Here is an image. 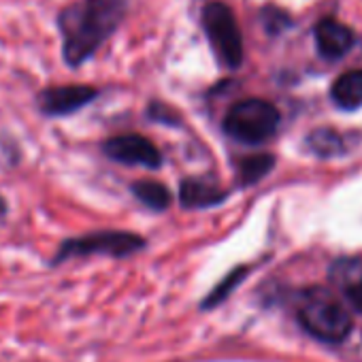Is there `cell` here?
<instances>
[{
  "mask_svg": "<svg viewBox=\"0 0 362 362\" xmlns=\"http://www.w3.org/2000/svg\"><path fill=\"white\" fill-rule=\"evenodd\" d=\"M126 0H79L60 13L64 60L69 66L83 64L117 28Z\"/></svg>",
  "mask_w": 362,
  "mask_h": 362,
  "instance_id": "cell-1",
  "label": "cell"
},
{
  "mask_svg": "<svg viewBox=\"0 0 362 362\" xmlns=\"http://www.w3.org/2000/svg\"><path fill=\"white\" fill-rule=\"evenodd\" d=\"M143 247V239L128 230H94L79 237H69L60 241L54 256L49 258V267H60L69 260L90 258V256H109V258H126Z\"/></svg>",
  "mask_w": 362,
  "mask_h": 362,
  "instance_id": "cell-2",
  "label": "cell"
},
{
  "mask_svg": "<svg viewBox=\"0 0 362 362\" xmlns=\"http://www.w3.org/2000/svg\"><path fill=\"white\" fill-rule=\"evenodd\" d=\"M298 320L307 332L326 343H339L351 332V315L330 292L309 290L298 307Z\"/></svg>",
  "mask_w": 362,
  "mask_h": 362,
  "instance_id": "cell-3",
  "label": "cell"
},
{
  "mask_svg": "<svg viewBox=\"0 0 362 362\" xmlns=\"http://www.w3.org/2000/svg\"><path fill=\"white\" fill-rule=\"evenodd\" d=\"M279 126V111L260 98H247L237 103L224 122V128L228 136L235 141L247 143V145H258L269 141Z\"/></svg>",
  "mask_w": 362,
  "mask_h": 362,
  "instance_id": "cell-4",
  "label": "cell"
},
{
  "mask_svg": "<svg viewBox=\"0 0 362 362\" xmlns=\"http://www.w3.org/2000/svg\"><path fill=\"white\" fill-rule=\"evenodd\" d=\"M203 28L222 64L237 69L243 62V37L233 11L222 3H209L203 11Z\"/></svg>",
  "mask_w": 362,
  "mask_h": 362,
  "instance_id": "cell-5",
  "label": "cell"
},
{
  "mask_svg": "<svg viewBox=\"0 0 362 362\" xmlns=\"http://www.w3.org/2000/svg\"><path fill=\"white\" fill-rule=\"evenodd\" d=\"M103 153L119 164L126 166H143V168H158L162 158L158 147L141 136V134H117L103 143Z\"/></svg>",
  "mask_w": 362,
  "mask_h": 362,
  "instance_id": "cell-6",
  "label": "cell"
},
{
  "mask_svg": "<svg viewBox=\"0 0 362 362\" xmlns=\"http://www.w3.org/2000/svg\"><path fill=\"white\" fill-rule=\"evenodd\" d=\"M98 96V90L92 86H52L39 92L37 107L45 117H66Z\"/></svg>",
  "mask_w": 362,
  "mask_h": 362,
  "instance_id": "cell-7",
  "label": "cell"
},
{
  "mask_svg": "<svg viewBox=\"0 0 362 362\" xmlns=\"http://www.w3.org/2000/svg\"><path fill=\"white\" fill-rule=\"evenodd\" d=\"M332 286L362 311V258H341L330 267Z\"/></svg>",
  "mask_w": 362,
  "mask_h": 362,
  "instance_id": "cell-8",
  "label": "cell"
},
{
  "mask_svg": "<svg viewBox=\"0 0 362 362\" xmlns=\"http://www.w3.org/2000/svg\"><path fill=\"white\" fill-rule=\"evenodd\" d=\"M315 43L324 58L337 60V58H343L351 49L354 35L345 24L337 20H322L315 26Z\"/></svg>",
  "mask_w": 362,
  "mask_h": 362,
  "instance_id": "cell-9",
  "label": "cell"
},
{
  "mask_svg": "<svg viewBox=\"0 0 362 362\" xmlns=\"http://www.w3.org/2000/svg\"><path fill=\"white\" fill-rule=\"evenodd\" d=\"M181 203L188 209H199V207H211L224 201V192L220 186H216L211 179H186L181 184Z\"/></svg>",
  "mask_w": 362,
  "mask_h": 362,
  "instance_id": "cell-10",
  "label": "cell"
},
{
  "mask_svg": "<svg viewBox=\"0 0 362 362\" xmlns=\"http://www.w3.org/2000/svg\"><path fill=\"white\" fill-rule=\"evenodd\" d=\"M332 100L337 107L354 111L362 107V71H347L343 73L330 90Z\"/></svg>",
  "mask_w": 362,
  "mask_h": 362,
  "instance_id": "cell-11",
  "label": "cell"
},
{
  "mask_svg": "<svg viewBox=\"0 0 362 362\" xmlns=\"http://www.w3.org/2000/svg\"><path fill=\"white\" fill-rule=\"evenodd\" d=\"M132 194L145 207L156 211H164L170 205V192L166 190V186L158 184V181H149V179L136 181V184H132Z\"/></svg>",
  "mask_w": 362,
  "mask_h": 362,
  "instance_id": "cell-12",
  "label": "cell"
},
{
  "mask_svg": "<svg viewBox=\"0 0 362 362\" xmlns=\"http://www.w3.org/2000/svg\"><path fill=\"white\" fill-rule=\"evenodd\" d=\"M309 145L315 153L320 156H334V153H341L345 149V141L341 134H337L334 130H315L311 136H309Z\"/></svg>",
  "mask_w": 362,
  "mask_h": 362,
  "instance_id": "cell-13",
  "label": "cell"
},
{
  "mask_svg": "<svg viewBox=\"0 0 362 362\" xmlns=\"http://www.w3.org/2000/svg\"><path fill=\"white\" fill-rule=\"evenodd\" d=\"M271 168H273V158L269 153H260V156H252V158L243 160V164H241L243 184H254V181L264 177Z\"/></svg>",
  "mask_w": 362,
  "mask_h": 362,
  "instance_id": "cell-14",
  "label": "cell"
},
{
  "mask_svg": "<svg viewBox=\"0 0 362 362\" xmlns=\"http://www.w3.org/2000/svg\"><path fill=\"white\" fill-rule=\"evenodd\" d=\"M7 216H9V203L3 194H0V220L7 218Z\"/></svg>",
  "mask_w": 362,
  "mask_h": 362,
  "instance_id": "cell-15",
  "label": "cell"
}]
</instances>
